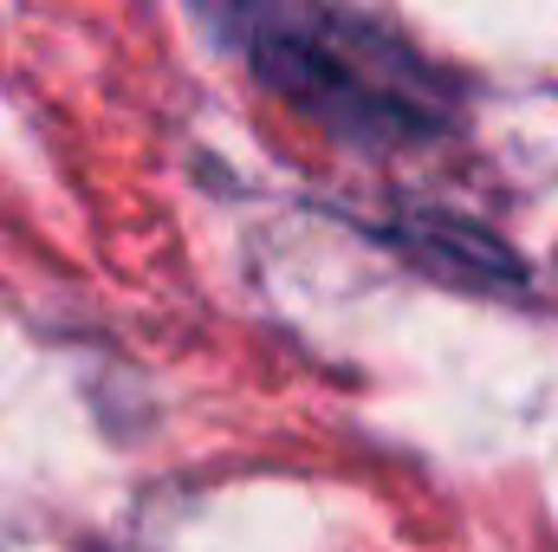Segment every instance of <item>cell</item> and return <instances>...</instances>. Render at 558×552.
I'll use <instances>...</instances> for the list:
<instances>
[{
    "mask_svg": "<svg viewBox=\"0 0 558 552\" xmlns=\"http://www.w3.org/2000/svg\"><path fill=\"white\" fill-rule=\"evenodd\" d=\"M390 241L410 254V267L448 279V286H468V292H520L526 286L520 254L461 215H403L390 228Z\"/></svg>",
    "mask_w": 558,
    "mask_h": 552,
    "instance_id": "obj_2",
    "label": "cell"
},
{
    "mask_svg": "<svg viewBox=\"0 0 558 552\" xmlns=\"http://www.w3.org/2000/svg\"><path fill=\"white\" fill-rule=\"evenodd\" d=\"M195 7L274 98L338 137L390 149L441 137L454 124V92L441 85V72L422 65L416 46H403L377 20L338 13L325 0H195Z\"/></svg>",
    "mask_w": 558,
    "mask_h": 552,
    "instance_id": "obj_1",
    "label": "cell"
}]
</instances>
